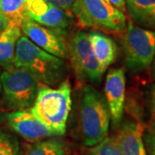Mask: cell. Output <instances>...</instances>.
Instances as JSON below:
<instances>
[{"mask_svg": "<svg viewBox=\"0 0 155 155\" xmlns=\"http://www.w3.org/2000/svg\"><path fill=\"white\" fill-rule=\"evenodd\" d=\"M143 139L147 155H155V120L145 127Z\"/></svg>", "mask_w": 155, "mask_h": 155, "instance_id": "ffe728a7", "label": "cell"}, {"mask_svg": "<svg viewBox=\"0 0 155 155\" xmlns=\"http://www.w3.org/2000/svg\"><path fill=\"white\" fill-rule=\"evenodd\" d=\"M20 145L14 136L0 130V155H21Z\"/></svg>", "mask_w": 155, "mask_h": 155, "instance_id": "d6986e66", "label": "cell"}, {"mask_svg": "<svg viewBox=\"0 0 155 155\" xmlns=\"http://www.w3.org/2000/svg\"><path fill=\"white\" fill-rule=\"evenodd\" d=\"M5 120L9 127L27 141L34 142L55 136L30 108L11 111L6 114Z\"/></svg>", "mask_w": 155, "mask_h": 155, "instance_id": "8fae6325", "label": "cell"}, {"mask_svg": "<svg viewBox=\"0 0 155 155\" xmlns=\"http://www.w3.org/2000/svg\"><path fill=\"white\" fill-rule=\"evenodd\" d=\"M89 39L100 69L104 73L108 67L116 61L117 56L116 44L108 35L98 30L90 32Z\"/></svg>", "mask_w": 155, "mask_h": 155, "instance_id": "4fadbf2b", "label": "cell"}, {"mask_svg": "<svg viewBox=\"0 0 155 155\" xmlns=\"http://www.w3.org/2000/svg\"><path fill=\"white\" fill-rule=\"evenodd\" d=\"M122 35L124 64L132 73L147 71L155 56V31L136 26L127 21Z\"/></svg>", "mask_w": 155, "mask_h": 155, "instance_id": "5b68a950", "label": "cell"}, {"mask_svg": "<svg viewBox=\"0 0 155 155\" xmlns=\"http://www.w3.org/2000/svg\"><path fill=\"white\" fill-rule=\"evenodd\" d=\"M21 35V28L11 25H8L0 33V67L4 70H11L15 67V49Z\"/></svg>", "mask_w": 155, "mask_h": 155, "instance_id": "9a60e30c", "label": "cell"}, {"mask_svg": "<svg viewBox=\"0 0 155 155\" xmlns=\"http://www.w3.org/2000/svg\"><path fill=\"white\" fill-rule=\"evenodd\" d=\"M21 31L34 44L61 59L67 57V47L61 33L26 18L21 24Z\"/></svg>", "mask_w": 155, "mask_h": 155, "instance_id": "30bf717a", "label": "cell"}, {"mask_svg": "<svg viewBox=\"0 0 155 155\" xmlns=\"http://www.w3.org/2000/svg\"><path fill=\"white\" fill-rule=\"evenodd\" d=\"M4 104L11 110L31 108L38 93V81L20 67L4 70L1 75Z\"/></svg>", "mask_w": 155, "mask_h": 155, "instance_id": "8992f818", "label": "cell"}, {"mask_svg": "<svg viewBox=\"0 0 155 155\" xmlns=\"http://www.w3.org/2000/svg\"><path fill=\"white\" fill-rule=\"evenodd\" d=\"M130 21L140 28L155 31V0H125Z\"/></svg>", "mask_w": 155, "mask_h": 155, "instance_id": "5bb4252c", "label": "cell"}, {"mask_svg": "<svg viewBox=\"0 0 155 155\" xmlns=\"http://www.w3.org/2000/svg\"><path fill=\"white\" fill-rule=\"evenodd\" d=\"M2 72H3V70H2V67H0V97H2V85H1V75H2Z\"/></svg>", "mask_w": 155, "mask_h": 155, "instance_id": "484cf974", "label": "cell"}, {"mask_svg": "<svg viewBox=\"0 0 155 155\" xmlns=\"http://www.w3.org/2000/svg\"><path fill=\"white\" fill-rule=\"evenodd\" d=\"M0 14L5 17L9 25L20 28L28 18L26 0H0Z\"/></svg>", "mask_w": 155, "mask_h": 155, "instance_id": "e0dca14e", "label": "cell"}, {"mask_svg": "<svg viewBox=\"0 0 155 155\" xmlns=\"http://www.w3.org/2000/svg\"><path fill=\"white\" fill-rule=\"evenodd\" d=\"M21 155H70V150L67 142L53 136L28 145Z\"/></svg>", "mask_w": 155, "mask_h": 155, "instance_id": "2e32d148", "label": "cell"}, {"mask_svg": "<svg viewBox=\"0 0 155 155\" xmlns=\"http://www.w3.org/2000/svg\"><path fill=\"white\" fill-rule=\"evenodd\" d=\"M126 96V76L123 67L110 69L106 75L104 97L110 113V122L117 129L122 122Z\"/></svg>", "mask_w": 155, "mask_h": 155, "instance_id": "9c48e42d", "label": "cell"}, {"mask_svg": "<svg viewBox=\"0 0 155 155\" xmlns=\"http://www.w3.org/2000/svg\"><path fill=\"white\" fill-rule=\"evenodd\" d=\"M44 1L50 4V5H52L71 11L72 5H73L75 0H44Z\"/></svg>", "mask_w": 155, "mask_h": 155, "instance_id": "44dd1931", "label": "cell"}, {"mask_svg": "<svg viewBox=\"0 0 155 155\" xmlns=\"http://www.w3.org/2000/svg\"><path fill=\"white\" fill-rule=\"evenodd\" d=\"M148 106L150 111L155 115V84H153L150 88L148 94Z\"/></svg>", "mask_w": 155, "mask_h": 155, "instance_id": "7402d4cb", "label": "cell"}, {"mask_svg": "<svg viewBox=\"0 0 155 155\" xmlns=\"http://www.w3.org/2000/svg\"><path fill=\"white\" fill-rule=\"evenodd\" d=\"M144 130L145 127L141 122H121L116 137L123 155H147L143 139Z\"/></svg>", "mask_w": 155, "mask_h": 155, "instance_id": "7c38bea8", "label": "cell"}, {"mask_svg": "<svg viewBox=\"0 0 155 155\" xmlns=\"http://www.w3.org/2000/svg\"><path fill=\"white\" fill-rule=\"evenodd\" d=\"M108 3H110V5L116 7V9H118L119 11H122L123 13L126 12V2L125 0H105Z\"/></svg>", "mask_w": 155, "mask_h": 155, "instance_id": "603a6c76", "label": "cell"}, {"mask_svg": "<svg viewBox=\"0 0 155 155\" xmlns=\"http://www.w3.org/2000/svg\"><path fill=\"white\" fill-rule=\"evenodd\" d=\"M67 55L78 81L91 84L101 83L104 73L94 55L89 33L78 31L72 36L67 48Z\"/></svg>", "mask_w": 155, "mask_h": 155, "instance_id": "52a82bcc", "label": "cell"}, {"mask_svg": "<svg viewBox=\"0 0 155 155\" xmlns=\"http://www.w3.org/2000/svg\"><path fill=\"white\" fill-rule=\"evenodd\" d=\"M152 78L155 81V56L153 61V64H152Z\"/></svg>", "mask_w": 155, "mask_h": 155, "instance_id": "d4e9b609", "label": "cell"}, {"mask_svg": "<svg viewBox=\"0 0 155 155\" xmlns=\"http://www.w3.org/2000/svg\"><path fill=\"white\" fill-rule=\"evenodd\" d=\"M72 11L83 28L123 32L127 27L125 13L105 0H75Z\"/></svg>", "mask_w": 155, "mask_h": 155, "instance_id": "277c9868", "label": "cell"}, {"mask_svg": "<svg viewBox=\"0 0 155 155\" xmlns=\"http://www.w3.org/2000/svg\"><path fill=\"white\" fill-rule=\"evenodd\" d=\"M85 155H123L116 135L107 136L92 147H89Z\"/></svg>", "mask_w": 155, "mask_h": 155, "instance_id": "ac0fdd59", "label": "cell"}, {"mask_svg": "<svg viewBox=\"0 0 155 155\" xmlns=\"http://www.w3.org/2000/svg\"><path fill=\"white\" fill-rule=\"evenodd\" d=\"M14 63L16 67L25 69L37 81L49 86L61 83L67 75V64L63 59L41 49L25 35L17 41Z\"/></svg>", "mask_w": 155, "mask_h": 155, "instance_id": "6da1fadb", "label": "cell"}, {"mask_svg": "<svg viewBox=\"0 0 155 155\" xmlns=\"http://www.w3.org/2000/svg\"><path fill=\"white\" fill-rule=\"evenodd\" d=\"M26 7L28 17L61 35L73 23L71 11L52 5L44 0H26Z\"/></svg>", "mask_w": 155, "mask_h": 155, "instance_id": "ba28073f", "label": "cell"}, {"mask_svg": "<svg viewBox=\"0 0 155 155\" xmlns=\"http://www.w3.org/2000/svg\"><path fill=\"white\" fill-rule=\"evenodd\" d=\"M110 113L105 97L91 84L84 86L80 96L78 133L86 147L99 143L108 136Z\"/></svg>", "mask_w": 155, "mask_h": 155, "instance_id": "7a4b0ae2", "label": "cell"}, {"mask_svg": "<svg viewBox=\"0 0 155 155\" xmlns=\"http://www.w3.org/2000/svg\"><path fill=\"white\" fill-rule=\"evenodd\" d=\"M71 92V84L67 80L62 81L58 88L41 86L30 108L55 136H61L66 133L67 120L72 109Z\"/></svg>", "mask_w": 155, "mask_h": 155, "instance_id": "3957f363", "label": "cell"}, {"mask_svg": "<svg viewBox=\"0 0 155 155\" xmlns=\"http://www.w3.org/2000/svg\"><path fill=\"white\" fill-rule=\"evenodd\" d=\"M8 21L5 19V17L0 14V33L3 32L7 27H8Z\"/></svg>", "mask_w": 155, "mask_h": 155, "instance_id": "cb8c5ba5", "label": "cell"}]
</instances>
